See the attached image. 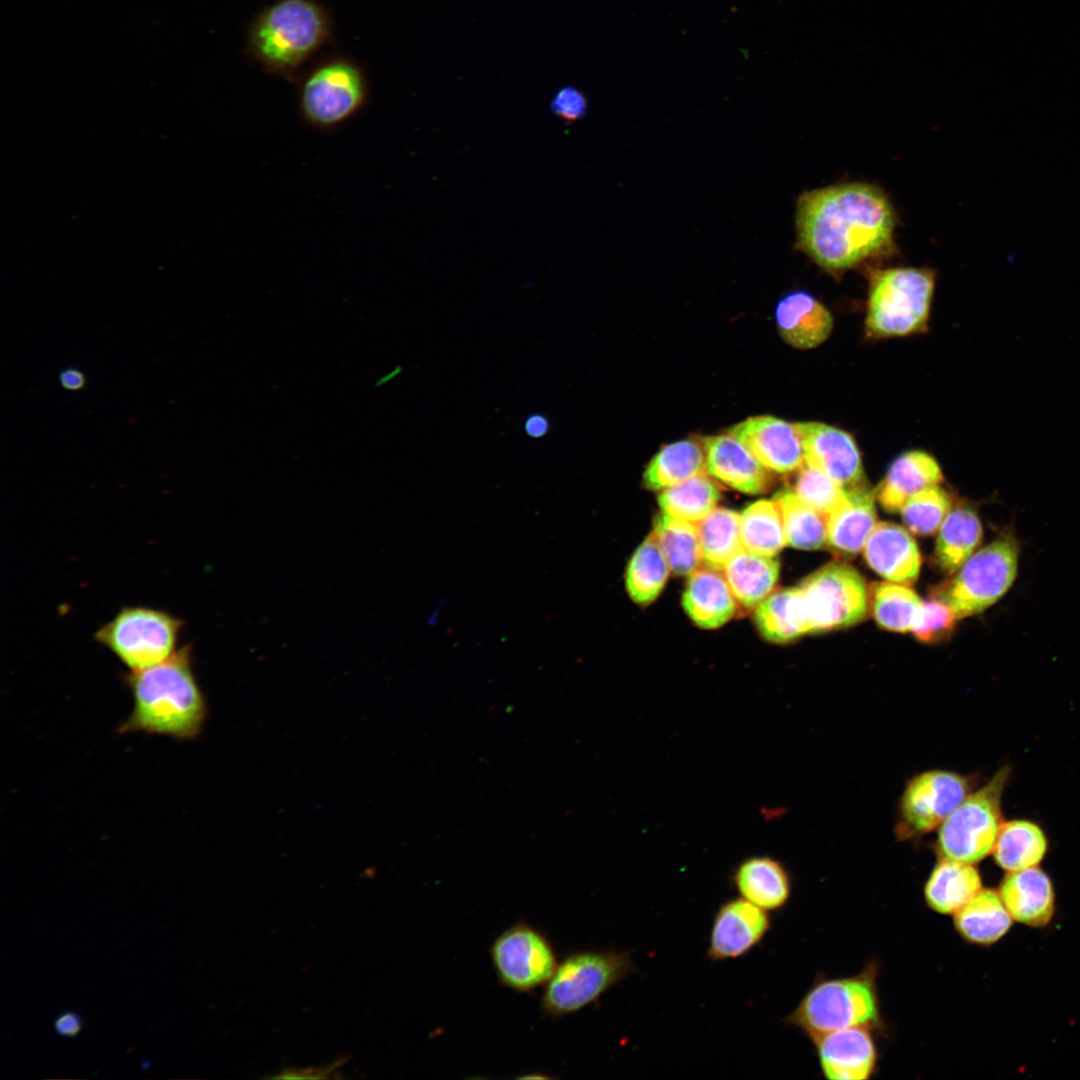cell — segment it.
Returning a JSON list of instances; mask_svg holds the SVG:
<instances>
[{"mask_svg":"<svg viewBox=\"0 0 1080 1080\" xmlns=\"http://www.w3.org/2000/svg\"><path fill=\"white\" fill-rule=\"evenodd\" d=\"M796 246L828 271H844L888 250L895 214L883 191L846 183L804 192L796 206Z\"/></svg>","mask_w":1080,"mask_h":1080,"instance_id":"6da1fadb","label":"cell"},{"mask_svg":"<svg viewBox=\"0 0 1080 1080\" xmlns=\"http://www.w3.org/2000/svg\"><path fill=\"white\" fill-rule=\"evenodd\" d=\"M133 708L119 733L146 734L191 740L206 719V702L193 671L191 647L184 646L167 660L126 674Z\"/></svg>","mask_w":1080,"mask_h":1080,"instance_id":"7a4b0ae2","label":"cell"},{"mask_svg":"<svg viewBox=\"0 0 1080 1080\" xmlns=\"http://www.w3.org/2000/svg\"><path fill=\"white\" fill-rule=\"evenodd\" d=\"M332 38L328 10L315 0H277L252 21L248 54L267 73L288 81Z\"/></svg>","mask_w":1080,"mask_h":1080,"instance_id":"3957f363","label":"cell"},{"mask_svg":"<svg viewBox=\"0 0 1080 1080\" xmlns=\"http://www.w3.org/2000/svg\"><path fill=\"white\" fill-rule=\"evenodd\" d=\"M874 979L870 968L857 976L817 982L784 1021L805 1032L813 1041L836 1030L879 1026Z\"/></svg>","mask_w":1080,"mask_h":1080,"instance_id":"277c9868","label":"cell"},{"mask_svg":"<svg viewBox=\"0 0 1080 1080\" xmlns=\"http://www.w3.org/2000/svg\"><path fill=\"white\" fill-rule=\"evenodd\" d=\"M935 273L927 268L895 267L871 281L865 327L872 337L907 336L927 327Z\"/></svg>","mask_w":1080,"mask_h":1080,"instance_id":"5b68a950","label":"cell"},{"mask_svg":"<svg viewBox=\"0 0 1080 1080\" xmlns=\"http://www.w3.org/2000/svg\"><path fill=\"white\" fill-rule=\"evenodd\" d=\"M630 951L582 950L566 955L545 984L540 1009L545 1016L574 1014L635 971Z\"/></svg>","mask_w":1080,"mask_h":1080,"instance_id":"8992f818","label":"cell"},{"mask_svg":"<svg viewBox=\"0 0 1080 1080\" xmlns=\"http://www.w3.org/2000/svg\"><path fill=\"white\" fill-rule=\"evenodd\" d=\"M1020 547L1013 532L1004 531L973 553L938 593L957 619L979 614L995 604L1012 586Z\"/></svg>","mask_w":1080,"mask_h":1080,"instance_id":"52a82bcc","label":"cell"},{"mask_svg":"<svg viewBox=\"0 0 1080 1080\" xmlns=\"http://www.w3.org/2000/svg\"><path fill=\"white\" fill-rule=\"evenodd\" d=\"M1003 766L981 788L970 793L938 828L941 858L977 863L992 853L1003 823L1001 799L1010 777Z\"/></svg>","mask_w":1080,"mask_h":1080,"instance_id":"ba28073f","label":"cell"},{"mask_svg":"<svg viewBox=\"0 0 1080 1080\" xmlns=\"http://www.w3.org/2000/svg\"><path fill=\"white\" fill-rule=\"evenodd\" d=\"M368 95L363 68L351 58L337 55L320 61L304 75L298 106L307 124L329 130L357 114Z\"/></svg>","mask_w":1080,"mask_h":1080,"instance_id":"9c48e42d","label":"cell"},{"mask_svg":"<svg viewBox=\"0 0 1080 1080\" xmlns=\"http://www.w3.org/2000/svg\"><path fill=\"white\" fill-rule=\"evenodd\" d=\"M183 621L167 611L126 606L95 633L130 671L142 670L170 658L177 651Z\"/></svg>","mask_w":1080,"mask_h":1080,"instance_id":"30bf717a","label":"cell"},{"mask_svg":"<svg viewBox=\"0 0 1080 1080\" xmlns=\"http://www.w3.org/2000/svg\"><path fill=\"white\" fill-rule=\"evenodd\" d=\"M798 587L805 604L809 633L844 629L859 623L867 614L865 580L844 562L824 565Z\"/></svg>","mask_w":1080,"mask_h":1080,"instance_id":"8fae6325","label":"cell"},{"mask_svg":"<svg viewBox=\"0 0 1080 1080\" xmlns=\"http://www.w3.org/2000/svg\"><path fill=\"white\" fill-rule=\"evenodd\" d=\"M490 956L500 984L520 993L545 985L558 965L548 937L524 921H518L495 938Z\"/></svg>","mask_w":1080,"mask_h":1080,"instance_id":"7c38bea8","label":"cell"},{"mask_svg":"<svg viewBox=\"0 0 1080 1080\" xmlns=\"http://www.w3.org/2000/svg\"><path fill=\"white\" fill-rule=\"evenodd\" d=\"M969 779L947 770L911 778L899 800L897 834L907 839L938 829L971 792Z\"/></svg>","mask_w":1080,"mask_h":1080,"instance_id":"4fadbf2b","label":"cell"},{"mask_svg":"<svg viewBox=\"0 0 1080 1080\" xmlns=\"http://www.w3.org/2000/svg\"><path fill=\"white\" fill-rule=\"evenodd\" d=\"M771 928L768 911L738 897L717 909L706 956L712 962L740 958L758 946Z\"/></svg>","mask_w":1080,"mask_h":1080,"instance_id":"5bb4252c","label":"cell"},{"mask_svg":"<svg viewBox=\"0 0 1080 1080\" xmlns=\"http://www.w3.org/2000/svg\"><path fill=\"white\" fill-rule=\"evenodd\" d=\"M795 424L806 464L821 470L845 489L863 483L860 453L850 434L820 422Z\"/></svg>","mask_w":1080,"mask_h":1080,"instance_id":"9a60e30c","label":"cell"},{"mask_svg":"<svg viewBox=\"0 0 1080 1080\" xmlns=\"http://www.w3.org/2000/svg\"><path fill=\"white\" fill-rule=\"evenodd\" d=\"M730 434L770 471L789 473L805 464L795 423L768 415L750 417L733 426Z\"/></svg>","mask_w":1080,"mask_h":1080,"instance_id":"2e32d148","label":"cell"},{"mask_svg":"<svg viewBox=\"0 0 1080 1080\" xmlns=\"http://www.w3.org/2000/svg\"><path fill=\"white\" fill-rule=\"evenodd\" d=\"M866 1027L826 1033L814 1040L823 1074L831 1080H865L874 1072L877 1050Z\"/></svg>","mask_w":1080,"mask_h":1080,"instance_id":"e0dca14e","label":"cell"},{"mask_svg":"<svg viewBox=\"0 0 1080 1080\" xmlns=\"http://www.w3.org/2000/svg\"><path fill=\"white\" fill-rule=\"evenodd\" d=\"M864 557L871 569L888 581L913 584L919 575L921 554L908 531L891 522H877L869 534Z\"/></svg>","mask_w":1080,"mask_h":1080,"instance_id":"ac0fdd59","label":"cell"},{"mask_svg":"<svg viewBox=\"0 0 1080 1080\" xmlns=\"http://www.w3.org/2000/svg\"><path fill=\"white\" fill-rule=\"evenodd\" d=\"M706 470L727 486L746 494H760L770 482L768 469L734 436L705 437Z\"/></svg>","mask_w":1080,"mask_h":1080,"instance_id":"d6986e66","label":"cell"},{"mask_svg":"<svg viewBox=\"0 0 1080 1080\" xmlns=\"http://www.w3.org/2000/svg\"><path fill=\"white\" fill-rule=\"evenodd\" d=\"M730 884L739 897L768 912L784 907L792 888L785 866L768 855L744 858L732 871Z\"/></svg>","mask_w":1080,"mask_h":1080,"instance_id":"ffe728a7","label":"cell"},{"mask_svg":"<svg viewBox=\"0 0 1080 1080\" xmlns=\"http://www.w3.org/2000/svg\"><path fill=\"white\" fill-rule=\"evenodd\" d=\"M999 894L1012 919L1020 923L1043 926L1054 914L1052 882L1037 866L1008 872L1000 884Z\"/></svg>","mask_w":1080,"mask_h":1080,"instance_id":"44dd1931","label":"cell"},{"mask_svg":"<svg viewBox=\"0 0 1080 1080\" xmlns=\"http://www.w3.org/2000/svg\"><path fill=\"white\" fill-rule=\"evenodd\" d=\"M775 318L780 336L797 349L819 346L833 329L830 311L805 291L784 296L776 306Z\"/></svg>","mask_w":1080,"mask_h":1080,"instance_id":"7402d4cb","label":"cell"},{"mask_svg":"<svg viewBox=\"0 0 1080 1080\" xmlns=\"http://www.w3.org/2000/svg\"><path fill=\"white\" fill-rule=\"evenodd\" d=\"M846 494V503L827 517V545L840 555H855L877 523L875 493L862 483Z\"/></svg>","mask_w":1080,"mask_h":1080,"instance_id":"603a6c76","label":"cell"},{"mask_svg":"<svg viewBox=\"0 0 1080 1080\" xmlns=\"http://www.w3.org/2000/svg\"><path fill=\"white\" fill-rule=\"evenodd\" d=\"M682 604L691 620L703 629L724 625L737 610V601L723 572L707 566L689 575Z\"/></svg>","mask_w":1080,"mask_h":1080,"instance_id":"cb8c5ba5","label":"cell"},{"mask_svg":"<svg viewBox=\"0 0 1080 1080\" xmlns=\"http://www.w3.org/2000/svg\"><path fill=\"white\" fill-rule=\"evenodd\" d=\"M942 480L941 469L931 455L920 450L907 451L892 462L875 495L884 510L899 512L910 497L938 486Z\"/></svg>","mask_w":1080,"mask_h":1080,"instance_id":"d4e9b609","label":"cell"},{"mask_svg":"<svg viewBox=\"0 0 1080 1080\" xmlns=\"http://www.w3.org/2000/svg\"><path fill=\"white\" fill-rule=\"evenodd\" d=\"M981 889V876L973 864L940 858L925 884L924 896L934 911L955 914Z\"/></svg>","mask_w":1080,"mask_h":1080,"instance_id":"484cf974","label":"cell"},{"mask_svg":"<svg viewBox=\"0 0 1080 1080\" xmlns=\"http://www.w3.org/2000/svg\"><path fill=\"white\" fill-rule=\"evenodd\" d=\"M779 571L780 564L775 557L756 554L744 548L722 570L737 603L746 609L756 608L773 592Z\"/></svg>","mask_w":1080,"mask_h":1080,"instance_id":"4316f807","label":"cell"},{"mask_svg":"<svg viewBox=\"0 0 1080 1080\" xmlns=\"http://www.w3.org/2000/svg\"><path fill=\"white\" fill-rule=\"evenodd\" d=\"M755 623L770 642L786 644L809 633L799 587L773 591L755 608Z\"/></svg>","mask_w":1080,"mask_h":1080,"instance_id":"83f0119b","label":"cell"},{"mask_svg":"<svg viewBox=\"0 0 1080 1080\" xmlns=\"http://www.w3.org/2000/svg\"><path fill=\"white\" fill-rule=\"evenodd\" d=\"M954 924L968 942L989 945L1007 933L1012 925V917L999 892L981 889L954 914Z\"/></svg>","mask_w":1080,"mask_h":1080,"instance_id":"f1b7e54d","label":"cell"},{"mask_svg":"<svg viewBox=\"0 0 1080 1080\" xmlns=\"http://www.w3.org/2000/svg\"><path fill=\"white\" fill-rule=\"evenodd\" d=\"M935 561L947 574H955L974 553L982 539L977 513L961 506L949 511L938 529Z\"/></svg>","mask_w":1080,"mask_h":1080,"instance_id":"f546056e","label":"cell"},{"mask_svg":"<svg viewBox=\"0 0 1080 1080\" xmlns=\"http://www.w3.org/2000/svg\"><path fill=\"white\" fill-rule=\"evenodd\" d=\"M1047 847L1045 833L1036 823L1017 819L1002 823L992 854L999 867L1012 872L1037 866Z\"/></svg>","mask_w":1080,"mask_h":1080,"instance_id":"4dcf8cb0","label":"cell"},{"mask_svg":"<svg viewBox=\"0 0 1080 1080\" xmlns=\"http://www.w3.org/2000/svg\"><path fill=\"white\" fill-rule=\"evenodd\" d=\"M706 472L704 447L687 439L662 448L647 465L643 481L650 490H664Z\"/></svg>","mask_w":1080,"mask_h":1080,"instance_id":"1f68e13d","label":"cell"},{"mask_svg":"<svg viewBox=\"0 0 1080 1080\" xmlns=\"http://www.w3.org/2000/svg\"><path fill=\"white\" fill-rule=\"evenodd\" d=\"M652 532L674 574L689 576L703 566L695 523L662 512L656 517Z\"/></svg>","mask_w":1080,"mask_h":1080,"instance_id":"d6a6232c","label":"cell"},{"mask_svg":"<svg viewBox=\"0 0 1080 1080\" xmlns=\"http://www.w3.org/2000/svg\"><path fill=\"white\" fill-rule=\"evenodd\" d=\"M670 571L658 541L651 532L636 549L627 566L625 585L630 598L639 605L654 601L663 590Z\"/></svg>","mask_w":1080,"mask_h":1080,"instance_id":"836d02e7","label":"cell"},{"mask_svg":"<svg viewBox=\"0 0 1080 1080\" xmlns=\"http://www.w3.org/2000/svg\"><path fill=\"white\" fill-rule=\"evenodd\" d=\"M784 527L787 545L802 550L821 549L827 544V517L806 504L791 489L773 497Z\"/></svg>","mask_w":1080,"mask_h":1080,"instance_id":"e575fe53","label":"cell"},{"mask_svg":"<svg viewBox=\"0 0 1080 1080\" xmlns=\"http://www.w3.org/2000/svg\"><path fill=\"white\" fill-rule=\"evenodd\" d=\"M696 524L703 564L722 571L742 547L740 513L715 507Z\"/></svg>","mask_w":1080,"mask_h":1080,"instance_id":"d590c367","label":"cell"},{"mask_svg":"<svg viewBox=\"0 0 1080 1080\" xmlns=\"http://www.w3.org/2000/svg\"><path fill=\"white\" fill-rule=\"evenodd\" d=\"M742 547L775 557L787 545L780 509L774 499H760L740 513Z\"/></svg>","mask_w":1080,"mask_h":1080,"instance_id":"8d00e7d4","label":"cell"},{"mask_svg":"<svg viewBox=\"0 0 1080 1080\" xmlns=\"http://www.w3.org/2000/svg\"><path fill=\"white\" fill-rule=\"evenodd\" d=\"M719 499L716 485L704 473L662 490L658 503L662 512L697 523L716 507Z\"/></svg>","mask_w":1080,"mask_h":1080,"instance_id":"74e56055","label":"cell"},{"mask_svg":"<svg viewBox=\"0 0 1080 1080\" xmlns=\"http://www.w3.org/2000/svg\"><path fill=\"white\" fill-rule=\"evenodd\" d=\"M871 600L873 615L879 626L901 633L911 631L923 603L908 585L891 581L875 583Z\"/></svg>","mask_w":1080,"mask_h":1080,"instance_id":"f35d334b","label":"cell"},{"mask_svg":"<svg viewBox=\"0 0 1080 1080\" xmlns=\"http://www.w3.org/2000/svg\"><path fill=\"white\" fill-rule=\"evenodd\" d=\"M950 510V496L939 486H934L910 497L899 512L911 533L928 536L938 531Z\"/></svg>","mask_w":1080,"mask_h":1080,"instance_id":"ab89813d","label":"cell"},{"mask_svg":"<svg viewBox=\"0 0 1080 1080\" xmlns=\"http://www.w3.org/2000/svg\"><path fill=\"white\" fill-rule=\"evenodd\" d=\"M793 491L806 504L826 517L847 501L846 489L843 486L806 463L798 470Z\"/></svg>","mask_w":1080,"mask_h":1080,"instance_id":"60d3db41","label":"cell"},{"mask_svg":"<svg viewBox=\"0 0 1080 1080\" xmlns=\"http://www.w3.org/2000/svg\"><path fill=\"white\" fill-rule=\"evenodd\" d=\"M957 617L941 599L923 602L912 625L914 636L924 643H938L952 635Z\"/></svg>","mask_w":1080,"mask_h":1080,"instance_id":"b9f144b4","label":"cell"},{"mask_svg":"<svg viewBox=\"0 0 1080 1080\" xmlns=\"http://www.w3.org/2000/svg\"><path fill=\"white\" fill-rule=\"evenodd\" d=\"M586 109V97L581 91L573 87L562 88L552 100L553 112L567 122L580 119L585 114Z\"/></svg>","mask_w":1080,"mask_h":1080,"instance_id":"7bdbcfd3","label":"cell"},{"mask_svg":"<svg viewBox=\"0 0 1080 1080\" xmlns=\"http://www.w3.org/2000/svg\"><path fill=\"white\" fill-rule=\"evenodd\" d=\"M82 1029L81 1016L71 1010L60 1013L54 1021L55 1032L62 1037H76Z\"/></svg>","mask_w":1080,"mask_h":1080,"instance_id":"ee69618b","label":"cell"},{"mask_svg":"<svg viewBox=\"0 0 1080 1080\" xmlns=\"http://www.w3.org/2000/svg\"><path fill=\"white\" fill-rule=\"evenodd\" d=\"M87 375L76 366L63 367L58 373V382L66 391H79L87 385Z\"/></svg>","mask_w":1080,"mask_h":1080,"instance_id":"f6af8a7d","label":"cell"},{"mask_svg":"<svg viewBox=\"0 0 1080 1080\" xmlns=\"http://www.w3.org/2000/svg\"><path fill=\"white\" fill-rule=\"evenodd\" d=\"M524 429L528 436L541 438L548 433L550 422L548 418L542 414H533L527 417L524 423Z\"/></svg>","mask_w":1080,"mask_h":1080,"instance_id":"bcb514c9","label":"cell"},{"mask_svg":"<svg viewBox=\"0 0 1080 1080\" xmlns=\"http://www.w3.org/2000/svg\"><path fill=\"white\" fill-rule=\"evenodd\" d=\"M149 1066H150V1062H149V1061H143V1062H142V1067H143V1068H144L145 1070H147Z\"/></svg>","mask_w":1080,"mask_h":1080,"instance_id":"7dc6e473","label":"cell"}]
</instances>
